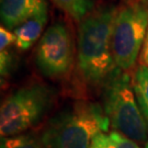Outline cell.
<instances>
[{"label":"cell","mask_w":148,"mask_h":148,"mask_svg":"<svg viewBox=\"0 0 148 148\" xmlns=\"http://www.w3.org/2000/svg\"><path fill=\"white\" fill-rule=\"evenodd\" d=\"M117 10L98 9L82 19L78 32V67L91 85L106 81L117 68L112 51V33Z\"/></svg>","instance_id":"6da1fadb"},{"label":"cell","mask_w":148,"mask_h":148,"mask_svg":"<svg viewBox=\"0 0 148 148\" xmlns=\"http://www.w3.org/2000/svg\"><path fill=\"white\" fill-rule=\"evenodd\" d=\"M103 106L79 101L54 115L41 134L46 148H89L99 134L109 132Z\"/></svg>","instance_id":"7a4b0ae2"},{"label":"cell","mask_w":148,"mask_h":148,"mask_svg":"<svg viewBox=\"0 0 148 148\" xmlns=\"http://www.w3.org/2000/svg\"><path fill=\"white\" fill-rule=\"evenodd\" d=\"M103 109L113 130L136 143H145L148 124L136 99L133 80L124 70L116 68L106 80Z\"/></svg>","instance_id":"3957f363"},{"label":"cell","mask_w":148,"mask_h":148,"mask_svg":"<svg viewBox=\"0 0 148 148\" xmlns=\"http://www.w3.org/2000/svg\"><path fill=\"white\" fill-rule=\"evenodd\" d=\"M148 30V8L140 0L117 10L112 33V51L117 68L127 71L134 67L143 48Z\"/></svg>","instance_id":"277c9868"},{"label":"cell","mask_w":148,"mask_h":148,"mask_svg":"<svg viewBox=\"0 0 148 148\" xmlns=\"http://www.w3.org/2000/svg\"><path fill=\"white\" fill-rule=\"evenodd\" d=\"M51 100L49 90L41 85L23 87L10 93L0 109L1 137L19 135L34 126L46 113Z\"/></svg>","instance_id":"5b68a950"},{"label":"cell","mask_w":148,"mask_h":148,"mask_svg":"<svg viewBox=\"0 0 148 148\" xmlns=\"http://www.w3.org/2000/svg\"><path fill=\"white\" fill-rule=\"evenodd\" d=\"M74 47L68 29L62 23L48 27L40 40L36 49V64L47 77L66 75L73 65Z\"/></svg>","instance_id":"8992f818"},{"label":"cell","mask_w":148,"mask_h":148,"mask_svg":"<svg viewBox=\"0 0 148 148\" xmlns=\"http://www.w3.org/2000/svg\"><path fill=\"white\" fill-rule=\"evenodd\" d=\"M45 12V0H1V22L8 29H16L29 19Z\"/></svg>","instance_id":"52a82bcc"},{"label":"cell","mask_w":148,"mask_h":148,"mask_svg":"<svg viewBox=\"0 0 148 148\" xmlns=\"http://www.w3.org/2000/svg\"><path fill=\"white\" fill-rule=\"evenodd\" d=\"M47 22V12L38 14L23 22L14 29L16 46L20 51H27L38 40Z\"/></svg>","instance_id":"ba28073f"},{"label":"cell","mask_w":148,"mask_h":148,"mask_svg":"<svg viewBox=\"0 0 148 148\" xmlns=\"http://www.w3.org/2000/svg\"><path fill=\"white\" fill-rule=\"evenodd\" d=\"M89 148H140L136 142L115 130L99 134Z\"/></svg>","instance_id":"9c48e42d"},{"label":"cell","mask_w":148,"mask_h":148,"mask_svg":"<svg viewBox=\"0 0 148 148\" xmlns=\"http://www.w3.org/2000/svg\"><path fill=\"white\" fill-rule=\"evenodd\" d=\"M134 90L139 108L148 124V67L140 65L135 70L134 75Z\"/></svg>","instance_id":"30bf717a"},{"label":"cell","mask_w":148,"mask_h":148,"mask_svg":"<svg viewBox=\"0 0 148 148\" xmlns=\"http://www.w3.org/2000/svg\"><path fill=\"white\" fill-rule=\"evenodd\" d=\"M63 9L67 12L73 19L77 21H81L89 14L93 5L95 0H53Z\"/></svg>","instance_id":"8fae6325"},{"label":"cell","mask_w":148,"mask_h":148,"mask_svg":"<svg viewBox=\"0 0 148 148\" xmlns=\"http://www.w3.org/2000/svg\"><path fill=\"white\" fill-rule=\"evenodd\" d=\"M0 148H46L41 137L31 134H19L9 137H2Z\"/></svg>","instance_id":"7c38bea8"},{"label":"cell","mask_w":148,"mask_h":148,"mask_svg":"<svg viewBox=\"0 0 148 148\" xmlns=\"http://www.w3.org/2000/svg\"><path fill=\"white\" fill-rule=\"evenodd\" d=\"M13 67V57L12 54L7 49H2L0 53V73L1 77H8L11 69Z\"/></svg>","instance_id":"4fadbf2b"},{"label":"cell","mask_w":148,"mask_h":148,"mask_svg":"<svg viewBox=\"0 0 148 148\" xmlns=\"http://www.w3.org/2000/svg\"><path fill=\"white\" fill-rule=\"evenodd\" d=\"M12 44H16V35L14 32L10 31V29L1 25L0 27V49H7Z\"/></svg>","instance_id":"5bb4252c"},{"label":"cell","mask_w":148,"mask_h":148,"mask_svg":"<svg viewBox=\"0 0 148 148\" xmlns=\"http://www.w3.org/2000/svg\"><path fill=\"white\" fill-rule=\"evenodd\" d=\"M140 63L144 66L148 67V30L146 34V38L144 42L143 48H142V53H140Z\"/></svg>","instance_id":"9a60e30c"},{"label":"cell","mask_w":148,"mask_h":148,"mask_svg":"<svg viewBox=\"0 0 148 148\" xmlns=\"http://www.w3.org/2000/svg\"><path fill=\"white\" fill-rule=\"evenodd\" d=\"M140 1H142V2H143L144 5H146V7L148 8V0H140Z\"/></svg>","instance_id":"2e32d148"},{"label":"cell","mask_w":148,"mask_h":148,"mask_svg":"<svg viewBox=\"0 0 148 148\" xmlns=\"http://www.w3.org/2000/svg\"><path fill=\"white\" fill-rule=\"evenodd\" d=\"M128 2H132V1H137V0H127Z\"/></svg>","instance_id":"e0dca14e"},{"label":"cell","mask_w":148,"mask_h":148,"mask_svg":"<svg viewBox=\"0 0 148 148\" xmlns=\"http://www.w3.org/2000/svg\"><path fill=\"white\" fill-rule=\"evenodd\" d=\"M146 148H148V143H147V145H146Z\"/></svg>","instance_id":"ac0fdd59"}]
</instances>
